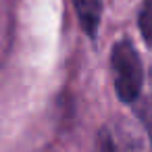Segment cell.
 Here are the masks:
<instances>
[{"label":"cell","mask_w":152,"mask_h":152,"mask_svg":"<svg viewBox=\"0 0 152 152\" xmlns=\"http://www.w3.org/2000/svg\"><path fill=\"white\" fill-rule=\"evenodd\" d=\"M77 17L81 27L88 36H94L100 25V13H102V0H73Z\"/></svg>","instance_id":"obj_2"},{"label":"cell","mask_w":152,"mask_h":152,"mask_svg":"<svg viewBox=\"0 0 152 152\" xmlns=\"http://www.w3.org/2000/svg\"><path fill=\"white\" fill-rule=\"evenodd\" d=\"M140 31L146 42L152 44V0H144L140 11Z\"/></svg>","instance_id":"obj_3"},{"label":"cell","mask_w":152,"mask_h":152,"mask_svg":"<svg viewBox=\"0 0 152 152\" xmlns=\"http://www.w3.org/2000/svg\"><path fill=\"white\" fill-rule=\"evenodd\" d=\"M98 146H100V152H127L123 144L119 142L117 133H110V131H102Z\"/></svg>","instance_id":"obj_4"},{"label":"cell","mask_w":152,"mask_h":152,"mask_svg":"<svg viewBox=\"0 0 152 152\" xmlns=\"http://www.w3.org/2000/svg\"><path fill=\"white\" fill-rule=\"evenodd\" d=\"M110 63H113V81H115V90L119 98L123 102L137 100L142 92V83H144V69L133 44L127 40L119 42L113 48Z\"/></svg>","instance_id":"obj_1"}]
</instances>
